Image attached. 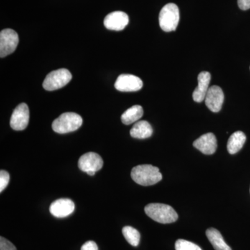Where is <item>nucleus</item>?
Wrapping results in <instances>:
<instances>
[{
	"instance_id": "6ab92c4d",
	"label": "nucleus",
	"mask_w": 250,
	"mask_h": 250,
	"mask_svg": "<svg viewBox=\"0 0 250 250\" xmlns=\"http://www.w3.org/2000/svg\"><path fill=\"white\" fill-rule=\"evenodd\" d=\"M123 234L125 239L131 246L136 247L139 246L141 234L137 229L132 227L126 226L123 229Z\"/></svg>"
},
{
	"instance_id": "4468645a",
	"label": "nucleus",
	"mask_w": 250,
	"mask_h": 250,
	"mask_svg": "<svg viewBox=\"0 0 250 250\" xmlns=\"http://www.w3.org/2000/svg\"><path fill=\"white\" fill-rule=\"evenodd\" d=\"M197 81L198 85L192 93V98L196 103H202L205 100L206 95L209 89L210 74L207 71L200 72L197 77Z\"/></svg>"
},
{
	"instance_id": "423d86ee",
	"label": "nucleus",
	"mask_w": 250,
	"mask_h": 250,
	"mask_svg": "<svg viewBox=\"0 0 250 250\" xmlns=\"http://www.w3.org/2000/svg\"><path fill=\"white\" fill-rule=\"evenodd\" d=\"M19 37L16 31L6 29L0 33V57L1 58L12 54L17 48Z\"/></svg>"
},
{
	"instance_id": "7ed1b4c3",
	"label": "nucleus",
	"mask_w": 250,
	"mask_h": 250,
	"mask_svg": "<svg viewBox=\"0 0 250 250\" xmlns=\"http://www.w3.org/2000/svg\"><path fill=\"white\" fill-rule=\"evenodd\" d=\"M83 123L80 115L72 112L62 113L52 123V129L58 134H67L76 131Z\"/></svg>"
},
{
	"instance_id": "4be33fe9",
	"label": "nucleus",
	"mask_w": 250,
	"mask_h": 250,
	"mask_svg": "<svg viewBox=\"0 0 250 250\" xmlns=\"http://www.w3.org/2000/svg\"><path fill=\"white\" fill-rule=\"evenodd\" d=\"M0 250H17V249L12 243L1 236L0 237Z\"/></svg>"
},
{
	"instance_id": "f3484780",
	"label": "nucleus",
	"mask_w": 250,
	"mask_h": 250,
	"mask_svg": "<svg viewBox=\"0 0 250 250\" xmlns=\"http://www.w3.org/2000/svg\"><path fill=\"white\" fill-rule=\"evenodd\" d=\"M246 141V136L243 131H238L233 133L228 142V150L230 154H235L239 152Z\"/></svg>"
},
{
	"instance_id": "b1692460",
	"label": "nucleus",
	"mask_w": 250,
	"mask_h": 250,
	"mask_svg": "<svg viewBox=\"0 0 250 250\" xmlns=\"http://www.w3.org/2000/svg\"><path fill=\"white\" fill-rule=\"evenodd\" d=\"M238 4L240 9L243 11L250 9V0H238Z\"/></svg>"
},
{
	"instance_id": "6e6552de",
	"label": "nucleus",
	"mask_w": 250,
	"mask_h": 250,
	"mask_svg": "<svg viewBox=\"0 0 250 250\" xmlns=\"http://www.w3.org/2000/svg\"><path fill=\"white\" fill-rule=\"evenodd\" d=\"M29 122V109L25 103L15 108L10 120V125L16 131H22L27 127Z\"/></svg>"
},
{
	"instance_id": "39448f33",
	"label": "nucleus",
	"mask_w": 250,
	"mask_h": 250,
	"mask_svg": "<svg viewBox=\"0 0 250 250\" xmlns=\"http://www.w3.org/2000/svg\"><path fill=\"white\" fill-rule=\"evenodd\" d=\"M72 77V74L67 69L54 70L46 76L42 86L48 91L60 89L71 81Z\"/></svg>"
},
{
	"instance_id": "dca6fc26",
	"label": "nucleus",
	"mask_w": 250,
	"mask_h": 250,
	"mask_svg": "<svg viewBox=\"0 0 250 250\" xmlns=\"http://www.w3.org/2000/svg\"><path fill=\"white\" fill-rule=\"evenodd\" d=\"M206 235L215 250H232L225 243L221 233L216 229H208L206 231Z\"/></svg>"
},
{
	"instance_id": "2eb2a0df",
	"label": "nucleus",
	"mask_w": 250,
	"mask_h": 250,
	"mask_svg": "<svg viewBox=\"0 0 250 250\" xmlns=\"http://www.w3.org/2000/svg\"><path fill=\"white\" fill-rule=\"evenodd\" d=\"M152 126L146 121L137 122L130 130V135L134 139H148L152 136Z\"/></svg>"
},
{
	"instance_id": "1a4fd4ad",
	"label": "nucleus",
	"mask_w": 250,
	"mask_h": 250,
	"mask_svg": "<svg viewBox=\"0 0 250 250\" xmlns=\"http://www.w3.org/2000/svg\"><path fill=\"white\" fill-rule=\"evenodd\" d=\"M143 81L133 75H120L115 83V88L121 92H135L143 88Z\"/></svg>"
},
{
	"instance_id": "aec40b11",
	"label": "nucleus",
	"mask_w": 250,
	"mask_h": 250,
	"mask_svg": "<svg viewBox=\"0 0 250 250\" xmlns=\"http://www.w3.org/2000/svg\"><path fill=\"white\" fill-rule=\"evenodd\" d=\"M176 250H202L200 246L188 241L179 239L175 243Z\"/></svg>"
},
{
	"instance_id": "f03ea898",
	"label": "nucleus",
	"mask_w": 250,
	"mask_h": 250,
	"mask_svg": "<svg viewBox=\"0 0 250 250\" xmlns=\"http://www.w3.org/2000/svg\"><path fill=\"white\" fill-rule=\"evenodd\" d=\"M145 212L148 217L161 224L174 223L178 219V214L174 208L164 204H149L145 207Z\"/></svg>"
},
{
	"instance_id": "5701e85b",
	"label": "nucleus",
	"mask_w": 250,
	"mask_h": 250,
	"mask_svg": "<svg viewBox=\"0 0 250 250\" xmlns=\"http://www.w3.org/2000/svg\"><path fill=\"white\" fill-rule=\"evenodd\" d=\"M81 250H98V245L94 241H89L82 246Z\"/></svg>"
},
{
	"instance_id": "9d476101",
	"label": "nucleus",
	"mask_w": 250,
	"mask_h": 250,
	"mask_svg": "<svg viewBox=\"0 0 250 250\" xmlns=\"http://www.w3.org/2000/svg\"><path fill=\"white\" fill-rule=\"evenodd\" d=\"M225 95L222 88L218 85L210 87L205 98V104L208 109L218 113L223 106Z\"/></svg>"
},
{
	"instance_id": "0eeeda50",
	"label": "nucleus",
	"mask_w": 250,
	"mask_h": 250,
	"mask_svg": "<svg viewBox=\"0 0 250 250\" xmlns=\"http://www.w3.org/2000/svg\"><path fill=\"white\" fill-rule=\"evenodd\" d=\"M103 165V159L95 152H88L83 154L81 156L78 162L80 170L90 176L95 175V172L101 170Z\"/></svg>"
},
{
	"instance_id": "412c9836",
	"label": "nucleus",
	"mask_w": 250,
	"mask_h": 250,
	"mask_svg": "<svg viewBox=\"0 0 250 250\" xmlns=\"http://www.w3.org/2000/svg\"><path fill=\"white\" fill-rule=\"evenodd\" d=\"M9 172L5 170L0 171V192H2L7 187V186L9 185Z\"/></svg>"
},
{
	"instance_id": "a211bd4d",
	"label": "nucleus",
	"mask_w": 250,
	"mask_h": 250,
	"mask_svg": "<svg viewBox=\"0 0 250 250\" xmlns=\"http://www.w3.org/2000/svg\"><path fill=\"white\" fill-rule=\"evenodd\" d=\"M143 116V107L140 105H134L128 108L122 115L121 121L123 124L129 125L139 121Z\"/></svg>"
},
{
	"instance_id": "f8f14e48",
	"label": "nucleus",
	"mask_w": 250,
	"mask_h": 250,
	"mask_svg": "<svg viewBox=\"0 0 250 250\" xmlns=\"http://www.w3.org/2000/svg\"><path fill=\"white\" fill-rule=\"evenodd\" d=\"M75 203L70 199H59L51 204L49 211L56 218H65L73 213Z\"/></svg>"
},
{
	"instance_id": "f257e3e1",
	"label": "nucleus",
	"mask_w": 250,
	"mask_h": 250,
	"mask_svg": "<svg viewBox=\"0 0 250 250\" xmlns=\"http://www.w3.org/2000/svg\"><path fill=\"white\" fill-rule=\"evenodd\" d=\"M131 177L136 184L148 187L154 185L162 179L159 169L152 165H140L132 169Z\"/></svg>"
},
{
	"instance_id": "20e7f679",
	"label": "nucleus",
	"mask_w": 250,
	"mask_h": 250,
	"mask_svg": "<svg viewBox=\"0 0 250 250\" xmlns=\"http://www.w3.org/2000/svg\"><path fill=\"white\" fill-rule=\"evenodd\" d=\"M178 6L173 3H169L162 8L159 14V24L163 31L170 32L177 29L179 22Z\"/></svg>"
},
{
	"instance_id": "9b49d317",
	"label": "nucleus",
	"mask_w": 250,
	"mask_h": 250,
	"mask_svg": "<svg viewBox=\"0 0 250 250\" xmlns=\"http://www.w3.org/2000/svg\"><path fill=\"white\" fill-rule=\"evenodd\" d=\"M129 16L123 11H114L107 15L104 24L106 29L113 31H122L129 23Z\"/></svg>"
},
{
	"instance_id": "ddd939ff",
	"label": "nucleus",
	"mask_w": 250,
	"mask_h": 250,
	"mask_svg": "<svg viewBox=\"0 0 250 250\" xmlns=\"http://www.w3.org/2000/svg\"><path fill=\"white\" fill-rule=\"evenodd\" d=\"M193 146L203 154L211 155L218 147L216 137L213 133H207L194 141Z\"/></svg>"
}]
</instances>
